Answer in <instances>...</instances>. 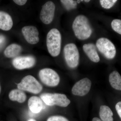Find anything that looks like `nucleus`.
Wrapping results in <instances>:
<instances>
[{"label":"nucleus","instance_id":"1","mask_svg":"<svg viewBox=\"0 0 121 121\" xmlns=\"http://www.w3.org/2000/svg\"><path fill=\"white\" fill-rule=\"evenodd\" d=\"M72 26L75 35L79 39H86L92 34L93 31L89 20L84 15H79L76 17Z\"/></svg>","mask_w":121,"mask_h":121},{"label":"nucleus","instance_id":"2","mask_svg":"<svg viewBox=\"0 0 121 121\" xmlns=\"http://www.w3.org/2000/svg\"><path fill=\"white\" fill-rule=\"evenodd\" d=\"M61 40V34L56 29H52L48 33L47 45L48 51L52 56L56 57L60 54Z\"/></svg>","mask_w":121,"mask_h":121},{"label":"nucleus","instance_id":"3","mask_svg":"<svg viewBox=\"0 0 121 121\" xmlns=\"http://www.w3.org/2000/svg\"><path fill=\"white\" fill-rule=\"evenodd\" d=\"M40 98L45 104L48 106L57 105L66 107L70 101L66 95L63 94L45 93L40 95Z\"/></svg>","mask_w":121,"mask_h":121},{"label":"nucleus","instance_id":"4","mask_svg":"<svg viewBox=\"0 0 121 121\" xmlns=\"http://www.w3.org/2000/svg\"><path fill=\"white\" fill-rule=\"evenodd\" d=\"M17 87L19 90L34 94H39L43 90L41 84L35 77L30 75L24 77Z\"/></svg>","mask_w":121,"mask_h":121},{"label":"nucleus","instance_id":"5","mask_svg":"<svg viewBox=\"0 0 121 121\" xmlns=\"http://www.w3.org/2000/svg\"><path fill=\"white\" fill-rule=\"evenodd\" d=\"M64 52L68 66L72 68L77 67L79 62V54L76 45L73 43L68 44L64 47Z\"/></svg>","mask_w":121,"mask_h":121},{"label":"nucleus","instance_id":"6","mask_svg":"<svg viewBox=\"0 0 121 121\" xmlns=\"http://www.w3.org/2000/svg\"><path fill=\"white\" fill-rule=\"evenodd\" d=\"M96 47L105 58L108 59H112L116 55L115 46L107 38L102 37L97 40Z\"/></svg>","mask_w":121,"mask_h":121},{"label":"nucleus","instance_id":"7","mask_svg":"<svg viewBox=\"0 0 121 121\" xmlns=\"http://www.w3.org/2000/svg\"><path fill=\"white\" fill-rule=\"evenodd\" d=\"M39 77L41 82L48 86L55 87L59 84L60 78L59 75L50 68H44L40 71Z\"/></svg>","mask_w":121,"mask_h":121},{"label":"nucleus","instance_id":"8","mask_svg":"<svg viewBox=\"0 0 121 121\" xmlns=\"http://www.w3.org/2000/svg\"><path fill=\"white\" fill-rule=\"evenodd\" d=\"M55 8V5L52 1H48L43 5L40 12V18L44 24H48L52 22Z\"/></svg>","mask_w":121,"mask_h":121},{"label":"nucleus","instance_id":"9","mask_svg":"<svg viewBox=\"0 0 121 121\" xmlns=\"http://www.w3.org/2000/svg\"><path fill=\"white\" fill-rule=\"evenodd\" d=\"M91 82L87 78L82 79L76 83L72 89L74 95L83 96L88 94L90 90Z\"/></svg>","mask_w":121,"mask_h":121},{"label":"nucleus","instance_id":"10","mask_svg":"<svg viewBox=\"0 0 121 121\" xmlns=\"http://www.w3.org/2000/svg\"><path fill=\"white\" fill-rule=\"evenodd\" d=\"M35 59L32 56H17L13 59V65L16 69L18 70L30 68L35 65Z\"/></svg>","mask_w":121,"mask_h":121},{"label":"nucleus","instance_id":"11","mask_svg":"<svg viewBox=\"0 0 121 121\" xmlns=\"http://www.w3.org/2000/svg\"><path fill=\"white\" fill-rule=\"evenodd\" d=\"M22 32L25 39L29 43L35 44L39 43V31L35 26H25L22 28Z\"/></svg>","mask_w":121,"mask_h":121},{"label":"nucleus","instance_id":"12","mask_svg":"<svg viewBox=\"0 0 121 121\" xmlns=\"http://www.w3.org/2000/svg\"><path fill=\"white\" fill-rule=\"evenodd\" d=\"M44 102L41 98L32 96L29 99L28 105L30 110L32 113H37L45 108Z\"/></svg>","mask_w":121,"mask_h":121},{"label":"nucleus","instance_id":"13","mask_svg":"<svg viewBox=\"0 0 121 121\" xmlns=\"http://www.w3.org/2000/svg\"><path fill=\"white\" fill-rule=\"evenodd\" d=\"M83 51L91 60L98 63L100 60L95 45L92 43L85 44L83 46Z\"/></svg>","mask_w":121,"mask_h":121},{"label":"nucleus","instance_id":"14","mask_svg":"<svg viewBox=\"0 0 121 121\" xmlns=\"http://www.w3.org/2000/svg\"><path fill=\"white\" fill-rule=\"evenodd\" d=\"M13 21L8 13L0 11V29L4 31H9L12 27Z\"/></svg>","mask_w":121,"mask_h":121},{"label":"nucleus","instance_id":"15","mask_svg":"<svg viewBox=\"0 0 121 121\" xmlns=\"http://www.w3.org/2000/svg\"><path fill=\"white\" fill-rule=\"evenodd\" d=\"M109 82L113 88L121 91V76L117 71L111 73L109 76Z\"/></svg>","mask_w":121,"mask_h":121},{"label":"nucleus","instance_id":"16","mask_svg":"<svg viewBox=\"0 0 121 121\" xmlns=\"http://www.w3.org/2000/svg\"><path fill=\"white\" fill-rule=\"evenodd\" d=\"M9 99L12 101H16L23 103L26 101L27 96L23 91L19 89H14L10 91L9 94Z\"/></svg>","mask_w":121,"mask_h":121},{"label":"nucleus","instance_id":"17","mask_svg":"<svg viewBox=\"0 0 121 121\" xmlns=\"http://www.w3.org/2000/svg\"><path fill=\"white\" fill-rule=\"evenodd\" d=\"M22 50L20 45L16 44H12L6 48L4 51V54L7 58H14L20 53Z\"/></svg>","mask_w":121,"mask_h":121},{"label":"nucleus","instance_id":"18","mask_svg":"<svg viewBox=\"0 0 121 121\" xmlns=\"http://www.w3.org/2000/svg\"><path fill=\"white\" fill-rule=\"evenodd\" d=\"M113 113L110 108L105 105H102L99 109V116L103 121H113Z\"/></svg>","mask_w":121,"mask_h":121},{"label":"nucleus","instance_id":"19","mask_svg":"<svg viewBox=\"0 0 121 121\" xmlns=\"http://www.w3.org/2000/svg\"><path fill=\"white\" fill-rule=\"evenodd\" d=\"M65 9L68 10L75 9L77 8V2L73 0H61L60 1Z\"/></svg>","mask_w":121,"mask_h":121},{"label":"nucleus","instance_id":"20","mask_svg":"<svg viewBox=\"0 0 121 121\" xmlns=\"http://www.w3.org/2000/svg\"><path fill=\"white\" fill-rule=\"evenodd\" d=\"M117 1V0H100L99 2L103 8L108 9L112 7Z\"/></svg>","mask_w":121,"mask_h":121},{"label":"nucleus","instance_id":"21","mask_svg":"<svg viewBox=\"0 0 121 121\" xmlns=\"http://www.w3.org/2000/svg\"><path fill=\"white\" fill-rule=\"evenodd\" d=\"M111 27L115 31L121 35V20L114 19L111 22Z\"/></svg>","mask_w":121,"mask_h":121},{"label":"nucleus","instance_id":"22","mask_svg":"<svg viewBox=\"0 0 121 121\" xmlns=\"http://www.w3.org/2000/svg\"><path fill=\"white\" fill-rule=\"evenodd\" d=\"M47 121H69L65 117L60 116H53L48 118Z\"/></svg>","mask_w":121,"mask_h":121},{"label":"nucleus","instance_id":"23","mask_svg":"<svg viewBox=\"0 0 121 121\" xmlns=\"http://www.w3.org/2000/svg\"><path fill=\"white\" fill-rule=\"evenodd\" d=\"M115 108L118 114L121 118V102H119L117 103L115 106Z\"/></svg>","mask_w":121,"mask_h":121},{"label":"nucleus","instance_id":"24","mask_svg":"<svg viewBox=\"0 0 121 121\" xmlns=\"http://www.w3.org/2000/svg\"><path fill=\"white\" fill-rule=\"evenodd\" d=\"M5 41V37L2 35H0V49L4 45Z\"/></svg>","mask_w":121,"mask_h":121},{"label":"nucleus","instance_id":"25","mask_svg":"<svg viewBox=\"0 0 121 121\" xmlns=\"http://www.w3.org/2000/svg\"><path fill=\"white\" fill-rule=\"evenodd\" d=\"M13 2L16 4L19 5H23L27 2L26 0H14Z\"/></svg>","mask_w":121,"mask_h":121},{"label":"nucleus","instance_id":"26","mask_svg":"<svg viewBox=\"0 0 121 121\" xmlns=\"http://www.w3.org/2000/svg\"><path fill=\"white\" fill-rule=\"evenodd\" d=\"M92 121H102L98 117H94L92 119Z\"/></svg>","mask_w":121,"mask_h":121},{"label":"nucleus","instance_id":"27","mask_svg":"<svg viewBox=\"0 0 121 121\" xmlns=\"http://www.w3.org/2000/svg\"><path fill=\"white\" fill-rule=\"evenodd\" d=\"M36 121L35 119H33V118H31V119H29L28 121Z\"/></svg>","mask_w":121,"mask_h":121},{"label":"nucleus","instance_id":"28","mask_svg":"<svg viewBox=\"0 0 121 121\" xmlns=\"http://www.w3.org/2000/svg\"><path fill=\"white\" fill-rule=\"evenodd\" d=\"M84 1H85V2H89L90 1V0H84Z\"/></svg>","mask_w":121,"mask_h":121},{"label":"nucleus","instance_id":"29","mask_svg":"<svg viewBox=\"0 0 121 121\" xmlns=\"http://www.w3.org/2000/svg\"><path fill=\"white\" fill-rule=\"evenodd\" d=\"M81 0H77L76 2H77V3H80V2H81Z\"/></svg>","mask_w":121,"mask_h":121},{"label":"nucleus","instance_id":"30","mask_svg":"<svg viewBox=\"0 0 121 121\" xmlns=\"http://www.w3.org/2000/svg\"><path fill=\"white\" fill-rule=\"evenodd\" d=\"M1 91V87L0 83V94Z\"/></svg>","mask_w":121,"mask_h":121}]
</instances>
